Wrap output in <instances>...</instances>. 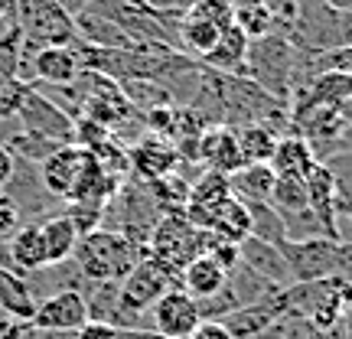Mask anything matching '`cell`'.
I'll list each match as a JSON object with an SVG mask.
<instances>
[{
    "label": "cell",
    "instance_id": "cell-1",
    "mask_svg": "<svg viewBox=\"0 0 352 339\" xmlns=\"http://www.w3.org/2000/svg\"><path fill=\"white\" fill-rule=\"evenodd\" d=\"M140 254H144V245L127 239L121 228L101 226L78 239L72 261L95 284V281H124V274L138 264Z\"/></svg>",
    "mask_w": 352,
    "mask_h": 339
},
{
    "label": "cell",
    "instance_id": "cell-2",
    "mask_svg": "<svg viewBox=\"0 0 352 339\" xmlns=\"http://www.w3.org/2000/svg\"><path fill=\"white\" fill-rule=\"evenodd\" d=\"M294 63H297V46L290 43L284 33H267L248 43V56H245V69L241 76L252 78L258 88L277 101L290 105V91H294Z\"/></svg>",
    "mask_w": 352,
    "mask_h": 339
},
{
    "label": "cell",
    "instance_id": "cell-3",
    "mask_svg": "<svg viewBox=\"0 0 352 339\" xmlns=\"http://www.w3.org/2000/svg\"><path fill=\"white\" fill-rule=\"evenodd\" d=\"M16 26L23 33V46L33 52L43 46H72L78 39L76 20L59 0L16 3Z\"/></svg>",
    "mask_w": 352,
    "mask_h": 339
},
{
    "label": "cell",
    "instance_id": "cell-4",
    "mask_svg": "<svg viewBox=\"0 0 352 339\" xmlns=\"http://www.w3.org/2000/svg\"><path fill=\"white\" fill-rule=\"evenodd\" d=\"M173 287H179V277L170 274L157 258H151V254L144 252L138 258V264L121 281V310H124V316L134 327H140V314L151 310L153 303Z\"/></svg>",
    "mask_w": 352,
    "mask_h": 339
},
{
    "label": "cell",
    "instance_id": "cell-5",
    "mask_svg": "<svg viewBox=\"0 0 352 339\" xmlns=\"http://www.w3.org/2000/svg\"><path fill=\"white\" fill-rule=\"evenodd\" d=\"M16 121L26 134L46 138L52 144H72V134H76V118H69L46 91L33 85H26L23 98L16 105Z\"/></svg>",
    "mask_w": 352,
    "mask_h": 339
},
{
    "label": "cell",
    "instance_id": "cell-6",
    "mask_svg": "<svg viewBox=\"0 0 352 339\" xmlns=\"http://www.w3.org/2000/svg\"><path fill=\"white\" fill-rule=\"evenodd\" d=\"M284 316H287V300H284V287H277V290H271L267 297H261V300L235 307V310L226 314L219 323L235 339H254L258 333H264L267 327H274L277 320H284Z\"/></svg>",
    "mask_w": 352,
    "mask_h": 339
},
{
    "label": "cell",
    "instance_id": "cell-7",
    "mask_svg": "<svg viewBox=\"0 0 352 339\" xmlns=\"http://www.w3.org/2000/svg\"><path fill=\"white\" fill-rule=\"evenodd\" d=\"M151 316H153V329L170 339H189V333L202 323L196 297H189L186 290L179 287L166 290L164 297L151 307Z\"/></svg>",
    "mask_w": 352,
    "mask_h": 339
},
{
    "label": "cell",
    "instance_id": "cell-8",
    "mask_svg": "<svg viewBox=\"0 0 352 339\" xmlns=\"http://www.w3.org/2000/svg\"><path fill=\"white\" fill-rule=\"evenodd\" d=\"M88 323L85 294L78 290H56L36 303V314L30 320L33 329H56V333H76Z\"/></svg>",
    "mask_w": 352,
    "mask_h": 339
},
{
    "label": "cell",
    "instance_id": "cell-9",
    "mask_svg": "<svg viewBox=\"0 0 352 339\" xmlns=\"http://www.w3.org/2000/svg\"><path fill=\"white\" fill-rule=\"evenodd\" d=\"M303 183H307V202H310L314 215L320 219L323 235L342 241L340 239V202H336V173L320 160V164H314L310 173L303 176Z\"/></svg>",
    "mask_w": 352,
    "mask_h": 339
},
{
    "label": "cell",
    "instance_id": "cell-10",
    "mask_svg": "<svg viewBox=\"0 0 352 339\" xmlns=\"http://www.w3.org/2000/svg\"><path fill=\"white\" fill-rule=\"evenodd\" d=\"M33 65H30V85H72L82 76V63H78L76 43L72 46H43V50L30 52Z\"/></svg>",
    "mask_w": 352,
    "mask_h": 339
},
{
    "label": "cell",
    "instance_id": "cell-11",
    "mask_svg": "<svg viewBox=\"0 0 352 339\" xmlns=\"http://www.w3.org/2000/svg\"><path fill=\"white\" fill-rule=\"evenodd\" d=\"M199 164L215 173H235L239 166H245L241 147L235 140V131L228 124H209L199 134Z\"/></svg>",
    "mask_w": 352,
    "mask_h": 339
},
{
    "label": "cell",
    "instance_id": "cell-12",
    "mask_svg": "<svg viewBox=\"0 0 352 339\" xmlns=\"http://www.w3.org/2000/svg\"><path fill=\"white\" fill-rule=\"evenodd\" d=\"M127 153H131V170H134L138 179H144V183L160 179V176L179 170V153H176L173 140L157 138V134H151V138H144L140 144H134Z\"/></svg>",
    "mask_w": 352,
    "mask_h": 339
},
{
    "label": "cell",
    "instance_id": "cell-13",
    "mask_svg": "<svg viewBox=\"0 0 352 339\" xmlns=\"http://www.w3.org/2000/svg\"><path fill=\"white\" fill-rule=\"evenodd\" d=\"M239 258L248 264L252 271H258L264 281H271L274 287H287V284H294L284 252L274 248V245H267V241L254 239V235H245V239L239 241Z\"/></svg>",
    "mask_w": 352,
    "mask_h": 339
},
{
    "label": "cell",
    "instance_id": "cell-14",
    "mask_svg": "<svg viewBox=\"0 0 352 339\" xmlns=\"http://www.w3.org/2000/svg\"><path fill=\"white\" fill-rule=\"evenodd\" d=\"M85 310L91 323H108L114 329L134 327L121 310V281H95L85 294Z\"/></svg>",
    "mask_w": 352,
    "mask_h": 339
},
{
    "label": "cell",
    "instance_id": "cell-15",
    "mask_svg": "<svg viewBox=\"0 0 352 339\" xmlns=\"http://www.w3.org/2000/svg\"><path fill=\"white\" fill-rule=\"evenodd\" d=\"M248 43H252V39H248L239 26L232 23V26H226V30L219 33L215 46L202 56L199 63L206 65V69H212V72L241 76V69H245V56H248Z\"/></svg>",
    "mask_w": 352,
    "mask_h": 339
},
{
    "label": "cell",
    "instance_id": "cell-16",
    "mask_svg": "<svg viewBox=\"0 0 352 339\" xmlns=\"http://www.w3.org/2000/svg\"><path fill=\"white\" fill-rule=\"evenodd\" d=\"M36 294H33V284L26 281V274H16L10 267H0V310L10 320H20V323H30L33 314H36Z\"/></svg>",
    "mask_w": 352,
    "mask_h": 339
},
{
    "label": "cell",
    "instance_id": "cell-17",
    "mask_svg": "<svg viewBox=\"0 0 352 339\" xmlns=\"http://www.w3.org/2000/svg\"><path fill=\"white\" fill-rule=\"evenodd\" d=\"M226 271H222V264L215 261L209 252L196 254L192 261H186V267L179 271V290H186L189 297H212L215 290L226 287Z\"/></svg>",
    "mask_w": 352,
    "mask_h": 339
},
{
    "label": "cell",
    "instance_id": "cell-18",
    "mask_svg": "<svg viewBox=\"0 0 352 339\" xmlns=\"http://www.w3.org/2000/svg\"><path fill=\"white\" fill-rule=\"evenodd\" d=\"M267 164H271V170L277 176H307L320 160H316L314 147L300 134H287V138H277V147Z\"/></svg>",
    "mask_w": 352,
    "mask_h": 339
},
{
    "label": "cell",
    "instance_id": "cell-19",
    "mask_svg": "<svg viewBox=\"0 0 352 339\" xmlns=\"http://www.w3.org/2000/svg\"><path fill=\"white\" fill-rule=\"evenodd\" d=\"M274 179L277 173L271 170V164H245L235 173H228V189L241 202H267Z\"/></svg>",
    "mask_w": 352,
    "mask_h": 339
},
{
    "label": "cell",
    "instance_id": "cell-20",
    "mask_svg": "<svg viewBox=\"0 0 352 339\" xmlns=\"http://www.w3.org/2000/svg\"><path fill=\"white\" fill-rule=\"evenodd\" d=\"M13 258V267L20 274H36L46 267V248H43V232H39V222H30V226H20L13 232V239L7 241Z\"/></svg>",
    "mask_w": 352,
    "mask_h": 339
},
{
    "label": "cell",
    "instance_id": "cell-21",
    "mask_svg": "<svg viewBox=\"0 0 352 339\" xmlns=\"http://www.w3.org/2000/svg\"><path fill=\"white\" fill-rule=\"evenodd\" d=\"M39 232H43V248H46V267L72 258V252H76V245H78V232L65 219V212L46 215L39 222Z\"/></svg>",
    "mask_w": 352,
    "mask_h": 339
},
{
    "label": "cell",
    "instance_id": "cell-22",
    "mask_svg": "<svg viewBox=\"0 0 352 339\" xmlns=\"http://www.w3.org/2000/svg\"><path fill=\"white\" fill-rule=\"evenodd\" d=\"M209 232L219 235V239H228V241H241L245 235H252V215H248V206L235 196H228L219 209L212 212L209 219Z\"/></svg>",
    "mask_w": 352,
    "mask_h": 339
},
{
    "label": "cell",
    "instance_id": "cell-23",
    "mask_svg": "<svg viewBox=\"0 0 352 339\" xmlns=\"http://www.w3.org/2000/svg\"><path fill=\"white\" fill-rule=\"evenodd\" d=\"M271 206H274L280 219L287 222L294 215H300L310 209V202H307V183H303V176H277L274 186H271Z\"/></svg>",
    "mask_w": 352,
    "mask_h": 339
},
{
    "label": "cell",
    "instance_id": "cell-24",
    "mask_svg": "<svg viewBox=\"0 0 352 339\" xmlns=\"http://www.w3.org/2000/svg\"><path fill=\"white\" fill-rule=\"evenodd\" d=\"M179 50L186 52V56H192V59H202L206 52L215 46V39H219V26L209 23V20H199V17H189V13H183V20H179Z\"/></svg>",
    "mask_w": 352,
    "mask_h": 339
},
{
    "label": "cell",
    "instance_id": "cell-25",
    "mask_svg": "<svg viewBox=\"0 0 352 339\" xmlns=\"http://www.w3.org/2000/svg\"><path fill=\"white\" fill-rule=\"evenodd\" d=\"M232 131H235V140H239L245 164H267V160H271V153H274V147H277V134L271 127L239 124V127H232Z\"/></svg>",
    "mask_w": 352,
    "mask_h": 339
},
{
    "label": "cell",
    "instance_id": "cell-26",
    "mask_svg": "<svg viewBox=\"0 0 352 339\" xmlns=\"http://www.w3.org/2000/svg\"><path fill=\"white\" fill-rule=\"evenodd\" d=\"M235 26L248 39L277 33V17L264 0H235Z\"/></svg>",
    "mask_w": 352,
    "mask_h": 339
},
{
    "label": "cell",
    "instance_id": "cell-27",
    "mask_svg": "<svg viewBox=\"0 0 352 339\" xmlns=\"http://www.w3.org/2000/svg\"><path fill=\"white\" fill-rule=\"evenodd\" d=\"M226 287L235 294V300H239V307H245V303H254V300H261V297H267L271 290H277L271 281H264L258 271H252L248 264L239 258V264L228 271L226 277Z\"/></svg>",
    "mask_w": 352,
    "mask_h": 339
},
{
    "label": "cell",
    "instance_id": "cell-28",
    "mask_svg": "<svg viewBox=\"0 0 352 339\" xmlns=\"http://www.w3.org/2000/svg\"><path fill=\"white\" fill-rule=\"evenodd\" d=\"M245 206H248V215H252V235L254 239L267 241V245H274V248H280L284 241H290L287 226H284L280 212H277L271 202H245Z\"/></svg>",
    "mask_w": 352,
    "mask_h": 339
},
{
    "label": "cell",
    "instance_id": "cell-29",
    "mask_svg": "<svg viewBox=\"0 0 352 339\" xmlns=\"http://www.w3.org/2000/svg\"><path fill=\"white\" fill-rule=\"evenodd\" d=\"M189 17H199V20H209L219 30L235 23V0H192L186 7Z\"/></svg>",
    "mask_w": 352,
    "mask_h": 339
},
{
    "label": "cell",
    "instance_id": "cell-30",
    "mask_svg": "<svg viewBox=\"0 0 352 339\" xmlns=\"http://www.w3.org/2000/svg\"><path fill=\"white\" fill-rule=\"evenodd\" d=\"M65 219L72 222V228H76L78 239H82V235L104 226V206H95V202H69Z\"/></svg>",
    "mask_w": 352,
    "mask_h": 339
},
{
    "label": "cell",
    "instance_id": "cell-31",
    "mask_svg": "<svg viewBox=\"0 0 352 339\" xmlns=\"http://www.w3.org/2000/svg\"><path fill=\"white\" fill-rule=\"evenodd\" d=\"M23 226V212L10 193H0V241H10L13 232Z\"/></svg>",
    "mask_w": 352,
    "mask_h": 339
},
{
    "label": "cell",
    "instance_id": "cell-32",
    "mask_svg": "<svg viewBox=\"0 0 352 339\" xmlns=\"http://www.w3.org/2000/svg\"><path fill=\"white\" fill-rule=\"evenodd\" d=\"M189 339H235V336H232V333H228L219 320H202L199 327L189 333Z\"/></svg>",
    "mask_w": 352,
    "mask_h": 339
},
{
    "label": "cell",
    "instance_id": "cell-33",
    "mask_svg": "<svg viewBox=\"0 0 352 339\" xmlns=\"http://www.w3.org/2000/svg\"><path fill=\"white\" fill-rule=\"evenodd\" d=\"M76 339H118V329L108 327V323H91L88 320L85 327L76 329Z\"/></svg>",
    "mask_w": 352,
    "mask_h": 339
},
{
    "label": "cell",
    "instance_id": "cell-34",
    "mask_svg": "<svg viewBox=\"0 0 352 339\" xmlns=\"http://www.w3.org/2000/svg\"><path fill=\"white\" fill-rule=\"evenodd\" d=\"M13 166H16L13 151L7 144H0V189H7V183H10V176H13Z\"/></svg>",
    "mask_w": 352,
    "mask_h": 339
},
{
    "label": "cell",
    "instance_id": "cell-35",
    "mask_svg": "<svg viewBox=\"0 0 352 339\" xmlns=\"http://www.w3.org/2000/svg\"><path fill=\"white\" fill-rule=\"evenodd\" d=\"M26 323L10 320V316H0V339H23Z\"/></svg>",
    "mask_w": 352,
    "mask_h": 339
},
{
    "label": "cell",
    "instance_id": "cell-36",
    "mask_svg": "<svg viewBox=\"0 0 352 339\" xmlns=\"http://www.w3.org/2000/svg\"><path fill=\"white\" fill-rule=\"evenodd\" d=\"M118 339H170L157 329H144V327H131V329H118Z\"/></svg>",
    "mask_w": 352,
    "mask_h": 339
},
{
    "label": "cell",
    "instance_id": "cell-37",
    "mask_svg": "<svg viewBox=\"0 0 352 339\" xmlns=\"http://www.w3.org/2000/svg\"><path fill=\"white\" fill-rule=\"evenodd\" d=\"M0 267H10V271H16V267H13V258H10L7 241H0ZM16 274H20V271H16Z\"/></svg>",
    "mask_w": 352,
    "mask_h": 339
},
{
    "label": "cell",
    "instance_id": "cell-38",
    "mask_svg": "<svg viewBox=\"0 0 352 339\" xmlns=\"http://www.w3.org/2000/svg\"><path fill=\"white\" fill-rule=\"evenodd\" d=\"M329 10H340V13H352V0H323Z\"/></svg>",
    "mask_w": 352,
    "mask_h": 339
},
{
    "label": "cell",
    "instance_id": "cell-39",
    "mask_svg": "<svg viewBox=\"0 0 352 339\" xmlns=\"http://www.w3.org/2000/svg\"><path fill=\"white\" fill-rule=\"evenodd\" d=\"M342 333H346V339H352V307L342 314Z\"/></svg>",
    "mask_w": 352,
    "mask_h": 339
},
{
    "label": "cell",
    "instance_id": "cell-40",
    "mask_svg": "<svg viewBox=\"0 0 352 339\" xmlns=\"http://www.w3.org/2000/svg\"><path fill=\"white\" fill-rule=\"evenodd\" d=\"M0 316H3V310H0Z\"/></svg>",
    "mask_w": 352,
    "mask_h": 339
}]
</instances>
